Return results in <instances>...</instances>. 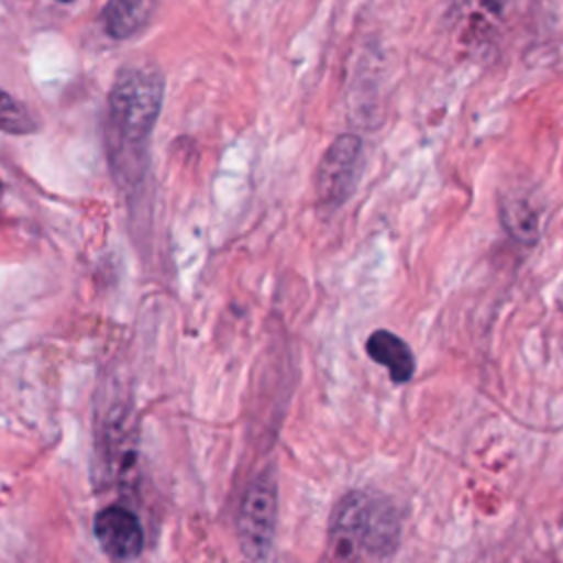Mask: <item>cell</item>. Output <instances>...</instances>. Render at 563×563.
Wrapping results in <instances>:
<instances>
[{
	"label": "cell",
	"instance_id": "obj_3",
	"mask_svg": "<svg viewBox=\"0 0 563 563\" xmlns=\"http://www.w3.org/2000/svg\"><path fill=\"white\" fill-rule=\"evenodd\" d=\"M277 521V486L271 475L257 477L240 506L238 537L242 552L260 563L268 556Z\"/></svg>",
	"mask_w": 563,
	"mask_h": 563
},
{
	"label": "cell",
	"instance_id": "obj_11",
	"mask_svg": "<svg viewBox=\"0 0 563 563\" xmlns=\"http://www.w3.org/2000/svg\"><path fill=\"white\" fill-rule=\"evenodd\" d=\"M59 2H70V0H59Z\"/></svg>",
	"mask_w": 563,
	"mask_h": 563
},
{
	"label": "cell",
	"instance_id": "obj_1",
	"mask_svg": "<svg viewBox=\"0 0 563 563\" xmlns=\"http://www.w3.org/2000/svg\"><path fill=\"white\" fill-rule=\"evenodd\" d=\"M398 532V515L387 497L352 490L332 512L330 554L336 563H378L396 550Z\"/></svg>",
	"mask_w": 563,
	"mask_h": 563
},
{
	"label": "cell",
	"instance_id": "obj_5",
	"mask_svg": "<svg viewBox=\"0 0 563 563\" xmlns=\"http://www.w3.org/2000/svg\"><path fill=\"white\" fill-rule=\"evenodd\" d=\"M95 537L101 550L119 563L132 561L143 550V530L139 517L123 506H108L95 517Z\"/></svg>",
	"mask_w": 563,
	"mask_h": 563
},
{
	"label": "cell",
	"instance_id": "obj_10",
	"mask_svg": "<svg viewBox=\"0 0 563 563\" xmlns=\"http://www.w3.org/2000/svg\"><path fill=\"white\" fill-rule=\"evenodd\" d=\"M0 196H2V183H0Z\"/></svg>",
	"mask_w": 563,
	"mask_h": 563
},
{
	"label": "cell",
	"instance_id": "obj_9",
	"mask_svg": "<svg viewBox=\"0 0 563 563\" xmlns=\"http://www.w3.org/2000/svg\"><path fill=\"white\" fill-rule=\"evenodd\" d=\"M37 121L31 117L26 106L0 88V130L9 134H31Z\"/></svg>",
	"mask_w": 563,
	"mask_h": 563
},
{
	"label": "cell",
	"instance_id": "obj_8",
	"mask_svg": "<svg viewBox=\"0 0 563 563\" xmlns=\"http://www.w3.org/2000/svg\"><path fill=\"white\" fill-rule=\"evenodd\" d=\"M501 220L506 229L521 242H534L539 235V220L534 209L526 200H506L501 205Z\"/></svg>",
	"mask_w": 563,
	"mask_h": 563
},
{
	"label": "cell",
	"instance_id": "obj_2",
	"mask_svg": "<svg viewBox=\"0 0 563 563\" xmlns=\"http://www.w3.org/2000/svg\"><path fill=\"white\" fill-rule=\"evenodd\" d=\"M163 103V79L145 66H130L119 73L110 90V130L123 152L145 145Z\"/></svg>",
	"mask_w": 563,
	"mask_h": 563
},
{
	"label": "cell",
	"instance_id": "obj_4",
	"mask_svg": "<svg viewBox=\"0 0 563 563\" xmlns=\"http://www.w3.org/2000/svg\"><path fill=\"white\" fill-rule=\"evenodd\" d=\"M361 139L354 134L336 136L317 167V194L328 207L341 205L358 178Z\"/></svg>",
	"mask_w": 563,
	"mask_h": 563
},
{
	"label": "cell",
	"instance_id": "obj_7",
	"mask_svg": "<svg viewBox=\"0 0 563 563\" xmlns=\"http://www.w3.org/2000/svg\"><path fill=\"white\" fill-rule=\"evenodd\" d=\"M158 0H108L103 9L106 31L117 37H130L141 31L152 18Z\"/></svg>",
	"mask_w": 563,
	"mask_h": 563
},
{
	"label": "cell",
	"instance_id": "obj_6",
	"mask_svg": "<svg viewBox=\"0 0 563 563\" xmlns=\"http://www.w3.org/2000/svg\"><path fill=\"white\" fill-rule=\"evenodd\" d=\"M365 347H367V354L372 356V361H376L389 369V378L394 383H407L413 376V369H416L413 354H411L409 345L394 332H389V330L372 332Z\"/></svg>",
	"mask_w": 563,
	"mask_h": 563
}]
</instances>
